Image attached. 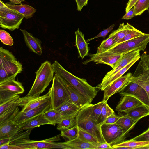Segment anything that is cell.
<instances>
[{"label": "cell", "mask_w": 149, "mask_h": 149, "mask_svg": "<svg viewBox=\"0 0 149 149\" xmlns=\"http://www.w3.org/2000/svg\"><path fill=\"white\" fill-rule=\"evenodd\" d=\"M10 1V2L8 3H9L15 4H21L22 2L24 1L25 0H9Z\"/></svg>", "instance_id": "11a10c76"}, {"label": "cell", "mask_w": 149, "mask_h": 149, "mask_svg": "<svg viewBox=\"0 0 149 149\" xmlns=\"http://www.w3.org/2000/svg\"><path fill=\"white\" fill-rule=\"evenodd\" d=\"M23 35L25 42L29 48L34 53L41 55L42 53L41 42L37 38L24 29H20Z\"/></svg>", "instance_id": "ffe728a7"}, {"label": "cell", "mask_w": 149, "mask_h": 149, "mask_svg": "<svg viewBox=\"0 0 149 149\" xmlns=\"http://www.w3.org/2000/svg\"><path fill=\"white\" fill-rule=\"evenodd\" d=\"M0 39L3 43L7 45L12 46L14 43L10 35L4 30H0Z\"/></svg>", "instance_id": "7bdbcfd3"}, {"label": "cell", "mask_w": 149, "mask_h": 149, "mask_svg": "<svg viewBox=\"0 0 149 149\" xmlns=\"http://www.w3.org/2000/svg\"><path fill=\"white\" fill-rule=\"evenodd\" d=\"M140 50H138L131 51L124 54L115 66L106 74L102 81L106 80L114 75L137 57L140 56Z\"/></svg>", "instance_id": "e0dca14e"}, {"label": "cell", "mask_w": 149, "mask_h": 149, "mask_svg": "<svg viewBox=\"0 0 149 149\" xmlns=\"http://www.w3.org/2000/svg\"><path fill=\"white\" fill-rule=\"evenodd\" d=\"M147 10L148 11V14L149 15V8H148V10Z\"/></svg>", "instance_id": "680465c9"}, {"label": "cell", "mask_w": 149, "mask_h": 149, "mask_svg": "<svg viewBox=\"0 0 149 149\" xmlns=\"http://www.w3.org/2000/svg\"><path fill=\"white\" fill-rule=\"evenodd\" d=\"M140 58V56L137 57L125 67L119 70L114 75L111 76L106 80L103 81H102L100 83L98 84L97 86H96V87L98 89L102 91H103L107 86L111 84L116 80L122 77Z\"/></svg>", "instance_id": "603a6c76"}, {"label": "cell", "mask_w": 149, "mask_h": 149, "mask_svg": "<svg viewBox=\"0 0 149 149\" xmlns=\"http://www.w3.org/2000/svg\"><path fill=\"white\" fill-rule=\"evenodd\" d=\"M36 73V77L33 83L26 96H39L49 85L53 80L54 73L50 62L48 61L44 62Z\"/></svg>", "instance_id": "3957f363"}, {"label": "cell", "mask_w": 149, "mask_h": 149, "mask_svg": "<svg viewBox=\"0 0 149 149\" xmlns=\"http://www.w3.org/2000/svg\"><path fill=\"white\" fill-rule=\"evenodd\" d=\"M135 16L134 7H133L128 12L126 13L123 17L122 19L129 20L133 18Z\"/></svg>", "instance_id": "681fc988"}, {"label": "cell", "mask_w": 149, "mask_h": 149, "mask_svg": "<svg viewBox=\"0 0 149 149\" xmlns=\"http://www.w3.org/2000/svg\"><path fill=\"white\" fill-rule=\"evenodd\" d=\"M113 149L112 146L106 142L100 143L97 145L96 149Z\"/></svg>", "instance_id": "f907efd6"}, {"label": "cell", "mask_w": 149, "mask_h": 149, "mask_svg": "<svg viewBox=\"0 0 149 149\" xmlns=\"http://www.w3.org/2000/svg\"><path fill=\"white\" fill-rule=\"evenodd\" d=\"M113 149H149V141H138L132 139L112 146Z\"/></svg>", "instance_id": "d4e9b609"}, {"label": "cell", "mask_w": 149, "mask_h": 149, "mask_svg": "<svg viewBox=\"0 0 149 149\" xmlns=\"http://www.w3.org/2000/svg\"><path fill=\"white\" fill-rule=\"evenodd\" d=\"M24 16L7 6L0 8V26L3 29L13 31L18 29Z\"/></svg>", "instance_id": "52a82bcc"}, {"label": "cell", "mask_w": 149, "mask_h": 149, "mask_svg": "<svg viewBox=\"0 0 149 149\" xmlns=\"http://www.w3.org/2000/svg\"><path fill=\"white\" fill-rule=\"evenodd\" d=\"M59 77L65 88L70 99L76 105L82 109L91 103L71 85Z\"/></svg>", "instance_id": "ac0fdd59"}, {"label": "cell", "mask_w": 149, "mask_h": 149, "mask_svg": "<svg viewBox=\"0 0 149 149\" xmlns=\"http://www.w3.org/2000/svg\"><path fill=\"white\" fill-rule=\"evenodd\" d=\"M23 70L21 63L8 50L0 47V84L15 79Z\"/></svg>", "instance_id": "7a4b0ae2"}, {"label": "cell", "mask_w": 149, "mask_h": 149, "mask_svg": "<svg viewBox=\"0 0 149 149\" xmlns=\"http://www.w3.org/2000/svg\"><path fill=\"white\" fill-rule=\"evenodd\" d=\"M50 109V99L38 107L25 112L20 111L13 120L16 124L21 125L42 114Z\"/></svg>", "instance_id": "7c38bea8"}, {"label": "cell", "mask_w": 149, "mask_h": 149, "mask_svg": "<svg viewBox=\"0 0 149 149\" xmlns=\"http://www.w3.org/2000/svg\"><path fill=\"white\" fill-rule=\"evenodd\" d=\"M61 143L68 149H96L97 145L84 142L78 137Z\"/></svg>", "instance_id": "83f0119b"}, {"label": "cell", "mask_w": 149, "mask_h": 149, "mask_svg": "<svg viewBox=\"0 0 149 149\" xmlns=\"http://www.w3.org/2000/svg\"><path fill=\"white\" fill-rule=\"evenodd\" d=\"M0 149H35L34 148L26 146L9 144L0 146Z\"/></svg>", "instance_id": "f6af8a7d"}, {"label": "cell", "mask_w": 149, "mask_h": 149, "mask_svg": "<svg viewBox=\"0 0 149 149\" xmlns=\"http://www.w3.org/2000/svg\"><path fill=\"white\" fill-rule=\"evenodd\" d=\"M143 104L136 98L129 95L122 96L117 104L116 110L119 113H125L138 105Z\"/></svg>", "instance_id": "44dd1931"}, {"label": "cell", "mask_w": 149, "mask_h": 149, "mask_svg": "<svg viewBox=\"0 0 149 149\" xmlns=\"http://www.w3.org/2000/svg\"><path fill=\"white\" fill-rule=\"evenodd\" d=\"M45 124L52 125V123L43 117L42 114L20 126L22 129L27 130L29 129H33L36 127H39L42 125Z\"/></svg>", "instance_id": "4dcf8cb0"}, {"label": "cell", "mask_w": 149, "mask_h": 149, "mask_svg": "<svg viewBox=\"0 0 149 149\" xmlns=\"http://www.w3.org/2000/svg\"><path fill=\"white\" fill-rule=\"evenodd\" d=\"M88 1V0H81L82 4L83 7L87 5Z\"/></svg>", "instance_id": "6f0895ef"}, {"label": "cell", "mask_w": 149, "mask_h": 149, "mask_svg": "<svg viewBox=\"0 0 149 149\" xmlns=\"http://www.w3.org/2000/svg\"><path fill=\"white\" fill-rule=\"evenodd\" d=\"M76 120V124L79 128L91 134L100 143L106 142L102 133V124L97 123L89 118H83Z\"/></svg>", "instance_id": "4fadbf2b"}, {"label": "cell", "mask_w": 149, "mask_h": 149, "mask_svg": "<svg viewBox=\"0 0 149 149\" xmlns=\"http://www.w3.org/2000/svg\"><path fill=\"white\" fill-rule=\"evenodd\" d=\"M146 34V33L142 32L133 27L130 32L126 34L122 39L116 43L115 46L127 41L143 36Z\"/></svg>", "instance_id": "f35d334b"}, {"label": "cell", "mask_w": 149, "mask_h": 149, "mask_svg": "<svg viewBox=\"0 0 149 149\" xmlns=\"http://www.w3.org/2000/svg\"><path fill=\"white\" fill-rule=\"evenodd\" d=\"M113 113H115L114 111L108 105L107 102H105L102 108L99 123H103L108 117Z\"/></svg>", "instance_id": "b9f144b4"}, {"label": "cell", "mask_w": 149, "mask_h": 149, "mask_svg": "<svg viewBox=\"0 0 149 149\" xmlns=\"http://www.w3.org/2000/svg\"><path fill=\"white\" fill-rule=\"evenodd\" d=\"M7 6L1 0H0V8H2L6 7Z\"/></svg>", "instance_id": "9f6ffc18"}, {"label": "cell", "mask_w": 149, "mask_h": 149, "mask_svg": "<svg viewBox=\"0 0 149 149\" xmlns=\"http://www.w3.org/2000/svg\"><path fill=\"white\" fill-rule=\"evenodd\" d=\"M101 129L105 141L112 146L122 142L126 137L121 128L116 123H102Z\"/></svg>", "instance_id": "9c48e42d"}, {"label": "cell", "mask_w": 149, "mask_h": 149, "mask_svg": "<svg viewBox=\"0 0 149 149\" xmlns=\"http://www.w3.org/2000/svg\"><path fill=\"white\" fill-rule=\"evenodd\" d=\"M116 43V42L113 37L109 35L108 38L102 41L97 47L96 54H99L107 51L113 47Z\"/></svg>", "instance_id": "8d00e7d4"}, {"label": "cell", "mask_w": 149, "mask_h": 149, "mask_svg": "<svg viewBox=\"0 0 149 149\" xmlns=\"http://www.w3.org/2000/svg\"><path fill=\"white\" fill-rule=\"evenodd\" d=\"M81 109L69 99L56 109L61 114L63 118L77 116Z\"/></svg>", "instance_id": "7402d4cb"}, {"label": "cell", "mask_w": 149, "mask_h": 149, "mask_svg": "<svg viewBox=\"0 0 149 149\" xmlns=\"http://www.w3.org/2000/svg\"><path fill=\"white\" fill-rule=\"evenodd\" d=\"M123 55L115 54L108 51L98 54H90L88 55L89 58L84 61L82 63L86 65L92 62L96 64L107 65L113 68Z\"/></svg>", "instance_id": "8fae6325"}, {"label": "cell", "mask_w": 149, "mask_h": 149, "mask_svg": "<svg viewBox=\"0 0 149 149\" xmlns=\"http://www.w3.org/2000/svg\"><path fill=\"white\" fill-rule=\"evenodd\" d=\"M114 26L115 24L111 25L108 28L101 31L94 37L86 40V41L88 42L92 40L99 37H102L105 38L107 35L113 30Z\"/></svg>", "instance_id": "bcb514c9"}, {"label": "cell", "mask_w": 149, "mask_h": 149, "mask_svg": "<svg viewBox=\"0 0 149 149\" xmlns=\"http://www.w3.org/2000/svg\"><path fill=\"white\" fill-rule=\"evenodd\" d=\"M105 102L102 100L95 104L91 103L81 109L76 116V119L89 118L100 123L102 108Z\"/></svg>", "instance_id": "9a60e30c"}, {"label": "cell", "mask_w": 149, "mask_h": 149, "mask_svg": "<svg viewBox=\"0 0 149 149\" xmlns=\"http://www.w3.org/2000/svg\"><path fill=\"white\" fill-rule=\"evenodd\" d=\"M120 117L115 115V113H113L108 117L103 123L107 124L115 123Z\"/></svg>", "instance_id": "c3c4849f"}, {"label": "cell", "mask_w": 149, "mask_h": 149, "mask_svg": "<svg viewBox=\"0 0 149 149\" xmlns=\"http://www.w3.org/2000/svg\"><path fill=\"white\" fill-rule=\"evenodd\" d=\"M50 109H56L70 99L66 89L56 74L54 76L52 86L49 90Z\"/></svg>", "instance_id": "8992f818"}, {"label": "cell", "mask_w": 149, "mask_h": 149, "mask_svg": "<svg viewBox=\"0 0 149 149\" xmlns=\"http://www.w3.org/2000/svg\"><path fill=\"white\" fill-rule=\"evenodd\" d=\"M130 81L142 87L149 97V55L143 54Z\"/></svg>", "instance_id": "5b68a950"}, {"label": "cell", "mask_w": 149, "mask_h": 149, "mask_svg": "<svg viewBox=\"0 0 149 149\" xmlns=\"http://www.w3.org/2000/svg\"><path fill=\"white\" fill-rule=\"evenodd\" d=\"M18 105L0 114V124L6 121L13 120L19 111Z\"/></svg>", "instance_id": "836d02e7"}, {"label": "cell", "mask_w": 149, "mask_h": 149, "mask_svg": "<svg viewBox=\"0 0 149 149\" xmlns=\"http://www.w3.org/2000/svg\"><path fill=\"white\" fill-rule=\"evenodd\" d=\"M11 138L8 137L0 139V146L10 143Z\"/></svg>", "instance_id": "f5cc1de1"}, {"label": "cell", "mask_w": 149, "mask_h": 149, "mask_svg": "<svg viewBox=\"0 0 149 149\" xmlns=\"http://www.w3.org/2000/svg\"><path fill=\"white\" fill-rule=\"evenodd\" d=\"M135 16L140 15L149 8V0H138L133 6Z\"/></svg>", "instance_id": "60d3db41"}, {"label": "cell", "mask_w": 149, "mask_h": 149, "mask_svg": "<svg viewBox=\"0 0 149 149\" xmlns=\"http://www.w3.org/2000/svg\"><path fill=\"white\" fill-rule=\"evenodd\" d=\"M132 76V73L129 72L107 86L103 91L104 95L102 100L107 102L111 96L119 93L130 81Z\"/></svg>", "instance_id": "2e32d148"}, {"label": "cell", "mask_w": 149, "mask_h": 149, "mask_svg": "<svg viewBox=\"0 0 149 149\" xmlns=\"http://www.w3.org/2000/svg\"><path fill=\"white\" fill-rule=\"evenodd\" d=\"M53 71L60 78L71 85L91 103L95 97L98 89L89 84L84 78H79L66 70L55 61L52 64Z\"/></svg>", "instance_id": "6da1fadb"}, {"label": "cell", "mask_w": 149, "mask_h": 149, "mask_svg": "<svg viewBox=\"0 0 149 149\" xmlns=\"http://www.w3.org/2000/svg\"><path fill=\"white\" fill-rule=\"evenodd\" d=\"M119 93L122 96L129 95L136 98L149 109V100L147 93L138 84L130 81Z\"/></svg>", "instance_id": "30bf717a"}, {"label": "cell", "mask_w": 149, "mask_h": 149, "mask_svg": "<svg viewBox=\"0 0 149 149\" xmlns=\"http://www.w3.org/2000/svg\"><path fill=\"white\" fill-rule=\"evenodd\" d=\"M16 95L8 91L0 89V104Z\"/></svg>", "instance_id": "ee69618b"}, {"label": "cell", "mask_w": 149, "mask_h": 149, "mask_svg": "<svg viewBox=\"0 0 149 149\" xmlns=\"http://www.w3.org/2000/svg\"><path fill=\"white\" fill-rule=\"evenodd\" d=\"M77 137L84 142L96 145L100 143L98 140L91 134L79 127Z\"/></svg>", "instance_id": "d590c367"}, {"label": "cell", "mask_w": 149, "mask_h": 149, "mask_svg": "<svg viewBox=\"0 0 149 149\" xmlns=\"http://www.w3.org/2000/svg\"><path fill=\"white\" fill-rule=\"evenodd\" d=\"M76 115L63 118L58 124L57 129L63 131L71 128L76 124Z\"/></svg>", "instance_id": "e575fe53"}, {"label": "cell", "mask_w": 149, "mask_h": 149, "mask_svg": "<svg viewBox=\"0 0 149 149\" xmlns=\"http://www.w3.org/2000/svg\"><path fill=\"white\" fill-rule=\"evenodd\" d=\"M42 115L54 126L59 123L63 119L61 114L54 109H50L42 114Z\"/></svg>", "instance_id": "d6a6232c"}, {"label": "cell", "mask_w": 149, "mask_h": 149, "mask_svg": "<svg viewBox=\"0 0 149 149\" xmlns=\"http://www.w3.org/2000/svg\"><path fill=\"white\" fill-rule=\"evenodd\" d=\"M134 121L137 122L142 118L149 115V109L144 104L137 106L125 113Z\"/></svg>", "instance_id": "484cf974"}, {"label": "cell", "mask_w": 149, "mask_h": 149, "mask_svg": "<svg viewBox=\"0 0 149 149\" xmlns=\"http://www.w3.org/2000/svg\"><path fill=\"white\" fill-rule=\"evenodd\" d=\"M61 136L66 138L68 140H71L78 137L79 133V127L77 124L74 127L65 130L61 131Z\"/></svg>", "instance_id": "ab89813d"}, {"label": "cell", "mask_w": 149, "mask_h": 149, "mask_svg": "<svg viewBox=\"0 0 149 149\" xmlns=\"http://www.w3.org/2000/svg\"><path fill=\"white\" fill-rule=\"evenodd\" d=\"M138 0H129L126 4L125 8L126 13L128 12L136 3Z\"/></svg>", "instance_id": "816d5d0a"}, {"label": "cell", "mask_w": 149, "mask_h": 149, "mask_svg": "<svg viewBox=\"0 0 149 149\" xmlns=\"http://www.w3.org/2000/svg\"><path fill=\"white\" fill-rule=\"evenodd\" d=\"M133 27V26L128 23L125 24L123 22L120 24L118 29L113 31L109 35L113 37L116 43L122 39Z\"/></svg>", "instance_id": "1f68e13d"}, {"label": "cell", "mask_w": 149, "mask_h": 149, "mask_svg": "<svg viewBox=\"0 0 149 149\" xmlns=\"http://www.w3.org/2000/svg\"><path fill=\"white\" fill-rule=\"evenodd\" d=\"M20 97L19 95H15L0 104V114L18 105Z\"/></svg>", "instance_id": "74e56055"}, {"label": "cell", "mask_w": 149, "mask_h": 149, "mask_svg": "<svg viewBox=\"0 0 149 149\" xmlns=\"http://www.w3.org/2000/svg\"><path fill=\"white\" fill-rule=\"evenodd\" d=\"M132 139L138 141H149V127L146 131Z\"/></svg>", "instance_id": "7dc6e473"}, {"label": "cell", "mask_w": 149, "mask_h": 149, "mask_svg": "<svg viewBox=\"0 0 149 149\" xmlns=\"http://www.w3.org/2000/svg\"><path fill=\"white\" fill-rule=\"evenodd\" d=\"M137 123L125 115L120 116L115 123L121 128L123 133L127 135L129 132L134 128Z\"/></svg>", "instance_id": "f546056e"}, {"label": "cell", "mask_w": 149, "mask_h": 149, "mask_svg": "<svg viewBox=\"0 0 149 149\" xmlns=\"http://www.w3.org/2000/svg\"><path fill=\"white\" fill-rule=\"evenodd\" d=\"M61 134L49 139L40 141H34L25 138L15 141L10 144L26 146L33 147L35 149L61 148L68 149L67 147L61 142H55L61 140Z\"/></svg>", "instance_id": "ba28073f"}, {"label": "cell", "mask_w": 149, "mask_h": 149, "mask_svg": "<svg viewBox=\"0 0 149 149\" xmlns=\"http://www.w3.org/2000/svg\"><path fill=\"white\" fill-rule=\"evenodd\" d=\"M6 4L9 8L15 10L23 15L26 19L32 17L36 11V9L27 4L15 5L8 3H6Z\"/></svg>", "instance_id": "f1b7e54d"}, {"label": "cell", "mask_w": 149, "mask_h": 149, "mask_svg": "<svg viewBox=\"0 0 149 149\" xmlns=\"http://www.w3.org/2000/svg\"><path fill=\"white\" fill-rule=\"evenodd\" d=\"M75 44L77 49L79 57L83 59L88 55L89 48L88 44L85 39L84 34L78 28L75 32Z\"/></svg>", "instance_id": "cb8c5ba5"}, {"label": "cell", "mask_w": 149, "mask_h": 149, "mask_svg": "<svg viewBox=\"0 0 149 149\" xmlns=\"http://www.w3.org/2000/svg\"><path fill=\"white\" fill-rule=\"evenodd\" d=\"M0 89L8 91L15 95L22 94L24 91L22 83L15 79L0 84Z\"/></svg>", "instance_id": "4316f807"}, {"label": "cell", "mask_w": 149, "mask_h": 149, "mask_svg": "<svg viewBox=\"0 0 149 149\" xmlns=\"http://www.w3.org/2000/svg\"><path fill=\"white\" fill-rule=\"evenodd\" d=\"M50 99L49 91L42 96H28L20 97L18 106L22 108L21 111L25 112L38 107Z\"/></svg>", "instance_id": "5bb4252c"}, {"label": "cell", "mask_w": 149, "mask_h": 149, "mask_svg": "<svg viewBox=\"0 0 149 149\" xmlns=\"http://www.w3.org/2000/svg\"><path fill=\"white\" fill-rule=\"evenodd\" d=\"M149 42V34L120 43L106 51L119 54H123L130 52L139 50L144 51Z\"/></svg>", "instance_id": "277c9868"}, {"label": "cell", "mask_w": 149, "mask_h": 149, "mask_svg": "<svg viewBox=\"0 0 149 149\" xmlns=\"http://www.w3.org/2000/svg\"><path fill=\"white\" fill-rule=\"evenodd\" d=\"M77 6V10L79 11H81L82 8L81 0H75Z\"/></svg>", "instance_id": "db71d44e"}, {"label": "cell", "mask_w": 149, "mask_h": 149, "mask_svg": "<svg viewBox=\"0 0 149 149\" xmlns=\"http://www.w3.org/2000/svg\"><path fill=\"white\" fill-rule=\"evenodd\" d=\"M23 130L20 125L16 124L13 120L6 121L0 124V139L11 138Z\"/></svg>", "instance_id": "d6986e66"}]
</instances>
